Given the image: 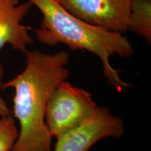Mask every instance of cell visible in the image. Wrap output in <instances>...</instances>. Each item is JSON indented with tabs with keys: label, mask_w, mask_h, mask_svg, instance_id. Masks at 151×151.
I'll list each match as a JSON object with an SVG mask.
<instances>
[{
	"label": "cell",
	"mask_w": 151,
	"mask_h": 151,
	"mask_svg": "<svg viewBox=\"0 0 151 151\" xmlns=\"http://www.w3.org/2000/svg\"><path fill=\"white\" fill-rule=\"evenodd\" d=\"M83 21L113 32L128 30L132 0H58Z\"/></svg>",
	"instance_id": "obj_5"
},
{
	"label": "cell",
	"mask_w": 151,
	"mask_h": 151,
	"mask_svg": "<svg viewBox=\"0 0 151 151\" xmlns=\"http://www.w3.org/2000/svg\"><path fill=\"white\" fill-rule=\"evenodd\" d=\"M24 54L23 70L0 88L14 90L11 111L19 129L11 151H52V138L45 123V114L52 91L69 78L67 66L70 55L66 50L44 53L27 50Z\"/></svg>",
	"instance_id": "obj_1"
},
{
	"label": "cell",
	"mask_w": 151,
	"mask_h": 151,
	"mask_svg": "<svg viewBox=\"0 0 151 151\" xmlns=\"http://www.w3.org/2000/svg\"><path fill=\"white\" fill-rule=\"evenodd\" d=\"M22 0H0V50L9 45L14 50L24 53L34 43L29 32L32 27L22 24L32 4Z\"/></svg>",
	"instance_id": "obj_6"
},
{
	"label": "cell",
	"mask_w": 151,
	"mask_h": 151,
	"mask_svg": "<svg viewBox=\"0 0 151 151\" xmlns=\"http://www.w3.org/2000/svg\"><path fill=\"white\" fill-rule=\"evenodd\" d=\"M128 30L151 43V0H132Z\"/></svg>",
	"instance_id": "obj_7"
},
{
	"label": "cell",
	"mask_w": 151,
	"mask_h": 151,
	"mask_svg": "<svg viewBox=\"0 0 151 151\" xmlns=\"http://www.w3.org/2000/svg\"><path fill=\"white\" fill-rule=\"evenodd\" d=\"M4 69L3 65L0 64V88L2 84L1 81L4 77ZM9 115H12V111L9 108L6 102L0 94V117L9 116Z\"/></svg>",
	"instance_id": "obj_9"
},
{
	"label": "cell",
	"mask_w": 151,
	"mask_h": 151,
	"mask_svg": "<svg viewBox=\"0 0 151 151\" xmlns=\"http://www.w3.org/2000/svg\"><path fill=\"white\" fill-rule=\"evenodd\" d=\"M124 132L120 116L113 114L108 107L98 106L88 120L57 139L52 151H89L101 139H120Z\"/></svg>",
	"instance_id": "obj_4"
},
{
	"label": "cell",
	"mask_w": 151,
	"mask_h": 151,
	"mask_svg": "<svg viewBox=\"0 0 151 151\" xmlns=\"http://www.w3.org/2000/svg\"><path fill=\"white\" fill-rule=\"evenodd\" d=\"M18 137V129L12 115L0 117V151H11Z\"/></svg>",
	"instance_id": "obj_8"
},
{
	"label": "cell",
	"mask_w": 151,
	"mask_h": 151,
	"mask_svg": "<svg viewBox=\"0 0 151 151\" xmlns=\"http://www.w3.org/2000/svg\"><path fill=\"white\" fill-rule=\"evenodd\" d=\"M98 106L89 92L64 81L47 104L45 123L52 138H58L88 120Z\"/></svg>",
	"instance_id": "obj_3"
},
{
	"label": "cell",
	"mask_w": 151,
	"mask_h": 151,
	"mask_svg": "<svg viewBox=\"0 0 151 151\" xmlns=\"http://www.w3.org/2000/svg\"><path fill=\"white\" fill-rule=\"evenodd\" d=\"M42 16L39 28L34 29L37 41L48 46L63 44L71 51L85 50L97 56L102 65L104 76L111 86L122 90L131 85L124 82L111 66V57L130 58L135 50L122 33L90 24L71 14L58 0H27Z\"/></svg>",
	"instance_id": "obj_2"
}]
</instances>
